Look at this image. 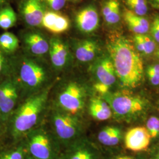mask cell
<instances>
[{
    "label": "cell",
    "instance_id": "1",
    "mask_svg": "<svg viewBox=\"0 0 159 159\" xmlns=\"http://www.w3.org/2000/svg\"><path fill=\"white\" fill-rule=\"evenodd\" d=\"M106 46L121 84L128 89L137 87L142 81L144 66L133 43L123 34L113 32L108 34Z\"/></svg>",
    "mask_w": 159,
    "mask_h": 159
},
{
    "label": "cell",
    "instance_id": "2",
    "mask_svg": "<svg viewBox=\"0 0 159 159\" xmlns=\"http://www.w3.org/2000/svg\"><path fill=\"white\" fill-rule=\"evenodd\" d=\"M51 69L43 58L25 52L11 56L10 75L17 83L23 100L54 83Z\"/></svg>",
    "mask_w": 159,
    "mask_h": 159
},
{
    "label": "cell",
    "instance_id": "3",
    "mask_svg": "<svg viewBox=\"0 0 159 159\" xmlns=\"http://www.w3.org/2000/svg\"><path fill=\"white\" fill-rule=\"evenodd\" d=\"M54 83L24 99L12 114L7 123L8 133L14 140H23L31 131L40 125L49 106L50 93Z\"/></svg>",
    "mask_w": 159,
    "mask_h": 159
},
{
    "label": "cell",
    "instance_id": "4",
    "mask_svg": "<svg viewBox=\"0 0 159 159\" xmlns=\"http://www.w3.org/2000/svg\"><path fill=\"white\" fill-rule=\"evenodd\" d=\"M87 97V87L80 80L74 77L65 78L54 83L51 89L50 108L81 117Z\"/></svg>",
    "mask_w": 159,
    "mask_h": 159
},
{
    "label": "cell",
    "instance_id": "5",
    "mask_svg": "<svg viewBox=\"0 0 159 159\" xmlns=\"http://www.w3.org/2000/svg\"><path fill=\"white\" fill-rule=\"evenodd\" d=\"M108 102L113 116L117 120L130 122L141 117L148 108V102L142 97L129 92H110L102 97Z\"/></svg>",
    "mask_w": 159,
    "mask_h": 159
},
{
    "label": "cell",
    "instance_id": "6",
    "mask_svg": "<svg viewBox=\"0 0 159 159\" xmlns=\"http://www.w3.org/2000/svg\"><path fill=\"white\" fill-rule=\"evenodd\" d=\"M50 109L49 130L59 146L66 148L83 137V125L80 117Z\"/></svg>",
    "mask_w": 159,
    "mask_h": 159
},
{
    "label": "cell",
    "instance_id": "7",
    "mask_svg": "<svg viewBox=\"0 0 159 159\" xmlns=\"http://www.w3.org/2000/svg\"><path fill=\"white\" fill-rule=\"evenodd\" d=\"M27 153L34 159H58V145L50 130L39 125L24 137Z\"/></svg>",
    "mask_w": 159,
    "mask_h": 159
},
{
    "label": "cell",
    "instance_id": "8",
    "mask_svg": "<svg viewBox=\"0 0 159 159\" xmlns=\"http://www.w3.org/2000/svg\"><path fill=\"white\" fill-rule=\"evenodd\" d=\"M21 99L17 83L9 75L0 80V116L7 124Z\"/></svg>",
    "mask_w": 159,
    "mask_h": 159
},
{
    "label": "cell",
    "instance_id": "9",
    "mask_svg": "<svg viewBox=\"0 0 159 159\" xmlns=\"http://www.w3.org/2000/svg\"><path fill=\"white\" fill-rule=\"evenodd\" d=\"M51 67L57 72L64 71L70 68L74 57L70 46L61 38L54 36L50 39L48 52Z\"/></svg>",
    "mask_w": 159,
    "mask_h": 159
},
{
    "label": "cell",
    "instance_id": "10",
    "mask_svg": "<svg viewBox=\"0 0 159 159\" xmlns=\"http://www.w3.org/2000/svg\"><path fill=\"white\" fill-rule=\"evenodd\" d=\"M58 159H102L96 147L83 137L75 140L59 154Z\"/></svg>",
    "mask_w": 159,
    "mask_h": 159
},
{
    "label": "cell",
    "instance_id": "11",
    "mask_svg": "<svg viewBox=\"0 0 159 159\" xmlns=\"http://www.w3.org/2000/svg\"><path fill=\"white\" fill-rule=\"evenodd\" d=\"M22 42L26 53L33 57L43 58L48 56L50 39L41 32L30 30L22 35Z\"/></svg>",
    "mask_w": 159,
    "mask_h": 159
},
{
    "label": "cell",
    "instance_id": "12",
    "mask_svg": "<svg viewBox=\"0 0 159 159\" xmlns=\"http://www.w3.org/2000/svg\"><path fill=\"white\" fill-rule=\"evenodd\" d=\"M44 0H20L19 11L23 21L31 27H42L47 10Z\"/></svg>",
    "mask_w": 159,
    "mask_h": 159
},
{
    "label": "cell",
    "instance_id": "13",
    "mask_svg": "<svg viewBox=\"0 0 159 159\" xmlns=\"http://www.w3.org/2000/svg\"><path fill=\"white\" fill-rule=\"evenodd\" d=\"M70 46L74 58L81 64L90 63L96 58L100 46L96 41L87 39L73 41Z\"/></svg>",
    "mask_w": 159,
    "mask_h": 159
},
{
    "label": "cell",
    "instance_id": "14",
    "mask_svg": "<svg viewBox=\"0 0 159 159\" xmlns=\"http://www.w3.org/2000/svg\"><path fill=\"white\" fill-rule=\"evenodd\" d=\"M75 23L77 29L83 34H91L96 31L100 24L96 7L90 5L80 10L75 15Z\"/></svg>",
    "mask_w": 159,
    "mask_h": 159
},
{
    "label": "cell",
    "instance_id": "15",
    "mask_svg": "<svg viewBox=\"0 0 159 159\" xmlns=\"http://www.w3.org/2000/svg\"><path fill=\"white\" fill-rule=\"evenodd\" d=\"M93 71L96 79V82L102 83L110 89L116 82L117 77L113 62L108 54L97 59L93 65Z\"/></svg>",
    "mask_w": 159,
    "mask_h": 159
},
{
    "label": "cell",
    "instance_id": "16",
    "mask_svg": "<svg viewBox=\"0 0 159 159\" xmlns=\"http://www.w3.org/2000/svg\"><path fill=\"white\" fill-rule=\"evenodd\" d=\"M152 138L145 127H136L127 132L125 136V148L134 152L147 150Z\"/></svg>",
    "mask_w": 159,
    "mask_h": 159
},
{
    "label": "cell",
    "instance_id": "17",
    "mask_svg": "<svg viewBox=\"0 0 159 159\" xmlns=\"http://www.w3.org/2000/svg\"><path fill=\"white\" fill-rule=\"evenodd\" d=\"M42 27L54 34L64 33L70 27L68 17L57 11L47 10L42 21Z\"/></svg>",
    "mask_w": 159,
    "mask_h": 159
},
{
    "label": "cell",
    "instance_id": "18",
    "mask_svg": "<svg viewBox=\"0 0 159 159\" xmlns=\"http://www.w3.org/2000/svg\"><path fill=\"white\" fill-rule=\"evenodd\" d=\"M89 111L94 119L106 121L113 116L108 102L102 97H93L89 102Z\"/></svg>",
    "mask_w": 159,
    "mask_h": 159
},
{
    "label": "cell",
    "instance_id": "19",
    "mask_svg": "<svg viewBox=\"0 0 159 159\" xmlns=\"http://www.w3.org/2000/svg\"><path fill=\"white\" fill-rule=\"evenodd\" d=\"M123 18L128 27L135 34H146L149 30L150 25L148 20L139 16L129 9H125Z\"/></svg>",
    "mask_w": 159,
    "mask_h": 159
},
{
    "label": "cell",
    "instance_id": "20",
    "mask_svg": "<svg viewBox=\"0 0 159 159\" xmlns=\"http://www.w3.org/2000/svg\"><path fill=\"white\" fill-rule=\"evenodd\" d=\"M122 137L121 131L114 125H108L99 131L97 139L98 142L106 147H115L119 144Z\"/></svg>",
    "mask_w": 159,
    "mask_h": 159
},
{
    "label": "cell",
    "instance_id": "21",
    "mask_svg": "<svg viewBox=\"0 0 159 159\" xmlns=\"http://www.w3.org/2000/svg\"><path fill=\"white\" fill-rule=\"evenodd\" d=\"M102 13L107 24L111 25L117 24L121 18L119 0H105L102 3Z\"/></svg>",
    "mask_w": 159,
    "mask_h": 159
},
{
    "label": "cell",
    "instance_id": "22",
    "mask_svg": "<svg viewBox=\"0 0 159 159\" xmlns=\"http://www.w3.org/2000/svg\"><path fill=\"white\" fill-rule=\"evenodd\" d=\"M20 43L19 39L11 32L5 31L0 34V50L8 56L17 53Z\"/></svg>",
    "mask_w": 159,
    "mask_h": 159
},
{
    "label": "cell",
    "instance_id": "23",
    "mask_svg": "<svg viewBox=\"0 0 159 159\" xmlns=\"http://www.w3.org/2000/svg\"><path fill=\"white\" fill-rule=\"evenodd\" d=\"M17 21V13L11 4L7 5L0 10V29L7 31L13 27Z\"/></svg>",
    "mask_w": 159,
    "mask_h": 159
},
{
    "label": "cell",
    "instance_id": "24",
    "mask_svg": "<svg viewBox=\"0 0 159 159\" xmlns=\"http://www.w3.org/2000/svg\"><path fill=\"white\" fill-rule=\"evenodd\" d=\"M25 143H22L16 148L0 153V159H24L25 155Z\"/></svg>",
    "mask_w": 159,
    "mask_h": 159
},
{
    "label": "cell",
    "instance_id": "25",
    "mask_svg": "<svg viewBox=\"0 0 159 159\" xmlns=\"http://www.w3.org/2000/svg\"><path fill=\"white\" fill-rule=\"evenodd\" d=\"M129 10L139 16L143 17L148 11V5L146 0H125Z\"/></svg>",
    "mask_w": 159,
    "mask_h": 159
},
{
    "label": "cell",
    "instance_id": "26",
    "mask_svg": "<svg viewBox=\"0 0 159 159\" xmlns=\"http://www.w3.org/2000/svg\"><path fill=\"white\" fill-rule=\"evenodd\" d=\"M11 74V56L0 50V80Z\"/></svg>",
    "mask_w": 159,
    "mask_h": 159
},
{
    "label": "cell",
    "instance_id": "27",
    "mask_svg": "<svg viewBox=\"0 0 159 159\" xmlns=\"http://www.w3.org/2000/svg\"><path fill=\"white\" fill-rule=\"evenodd\" d=\"M152 139L159 136V118L156 116H151L146 123V127Z\"/></svg>",
    "mask_w": 159,
    "mask_h": 159
},
{
    "label": "cell",
    "instance_id": "28",
    "mask_svg": "<svg viewBox=\"0 0 159 159\" xmlns=\"http://www.w3.org/2000/svg\"><path fill=\"white\" fill-rule=\"evenodd\" d=\"M146 74L152 85H159V64L149 66L146 70Z\"/></svg>",
    "mask_w": 159,
    "mask_h": 159
},
{
    "label": "cell",
    "instance_id": "29",
    "mask_svg": "<svg viewBox=\"0 0 159 159\" xmlns=\"http://www.w3.org/2000/svg\"><path fill=\"white\" fill-rule=\"evenodd\" d=\"M140 35L144 46V54L150 55L152 54L156 47V44L154 40L146 34H140Z\"/></svg>",
    "mask_w": 159,
    "mask_h": 159
},
{
    "label": "cell",
    "instance_id": "30",
    "mask_svg": "<svg viewBox=\"0 0 159 159\" xmlns=\"http://www.w3.org/2000/svg\"><path fill=\"white\" fill-rule=\"evenodd\" d=\"M47 8L51 11L58 12L62 10L66 4L67 0H44Z\"/></svg>",
    "mask_w": 159,
    "mask_h": 159
},
{
    "label": "cell",
    "instance_id": "31",
    "mask_svg": "<svg viewBox=\"0 0 159 159\" xmlns=\"http://www.w3.org/2000/svg\"><path fill=\"white\" fill-rule=\"evenodd\" d=\"M151 34L154 41L159 43V16L154 18L151 26Z\"/></svg>",
    "mask_w": 159,
    "mask_h": 159
},
{
    "label": "cell",
    "instance_id": "32",
    "mask_svg": "<svg viewBox=\"0 0 159 159\" xmlns=\"http://www.w3.org/2000/svg\"><path fill=\"white\" fill-rule=\"evenodd\" d=\"M93 89L99 95H101L102 97L105 96L110 92V88L98 82L95 83V84L93 85Z\"/></svg>",
    "mask_w": 159,
    "mask_h": 159
},
{
    "label": "cell",
    "instance_id": "33",
    "mask_svg": "<svg viewBox=\"0 0 159 159\" xmlns=\"http://www.w3.org/2000/svg\"><path fill=\"white\" fill-rule=\"evenodd\" d=\"M111 159H139L137 157L131 156H127V155H119L113 157Z\"/></svg>",
    "mask_w": 159,
    "mask_h": 159
},
{
    "label": "cell",
    "instance_id": "34",
    "mask_svg": "<svg viewBox=\"0 0 159 159\" xmlns=\"http://www.w3.org/2000/svg\"><path fill=\"white\" fill-rule=\"evenodd\" d=\"M148 1L153 8L159 10V0H148Z\"/></svg>",
    "mask_w": 159,
    "mask_h": 159
},
{
    "label": "cell",
    "instance_id": "35",
    "mask_svg": "<svg viewBox=\"0 0 159 159\" xmlns=\"http://www.w3.org/2000/svg\"><path fill=\"white\" fill-rule=\"evenodd\" d=\"M11 0H0V10L5 6L10 4Z\"/></svg>",
    "mask_w": 159,
    "mask_h": 159
},
{
    "label": "cell",
    "instance_id": "36",
    "mask_svg": "<svg viewBox=\"0 0 159 159\" xmlns=\"http://www.w3.org/2000/svg\"><path fill=\"white\" fill-rule=\"evenodd\" d=\"M5 125H6V123L3 121V120H2L1 116H0V138L2 134V131H3V129L4 128Z\"/></svg>",
    "mask_w": 159,
    "mask_h": 159
},
{
    "label": "cell",
    "instance_id": "37",
    "mask_svg": "<svg viewBox=\"0 0 159 159\" xmlns=\"http://www.w3.org/2000/svg\"><path fill=\"white\" fill-rule=\"evenodd\" d=\"M24 159H34L32 156H31L30 154H29L27 152H26L25 155V157H24Z\"/></svg>",
    "mask_w": 159,
    "mask_h": 159
},
{
    "label": "cell",
    "instance_id": "38",
    "mask_svg": "<svg viewBox=\"0 0 159 159\" xmlns=\"http://www.w3.org/2000/svg\"><path fill=\"white\" fill-rule=\"evenodd\" d=\"M154 159H159V152H157V154H156L155 157H154Z\"/></svg>",
    "mask_w": 159,
    "mask_h": 159
},
{
    "label": "cell",
    "instance_id": "39",
    "mask_svg": "<svg viewBox=\"0 0 159 159\" xmlns=\"http://www.w3.org/2000/svg\"><path fill=\"white\" fill-rule=\"evenodd\" d=\"M156 57H157L159 59V48L157 50L156 52Z\"/></svg>",
    "mask_w": 159,
    "mask_h": 159
},
{
    "label": "cell",
    "instance_id": "40",
    "mask_svg": "<svg viewBox=\"0 0 159 159\" xmlns=\"http://www.w3.org/2000/svg\"><path fill=\"white\" fill-rule=\"evenodd\" d=\"M72 1H74V2H76V1H79L80 0H71Z\"/></svg>",
    "mask_w": 159,
    "mask_h": 159
},
{
    "label": "cell",
    "instance_id": "41",
    "mask_svg": "<svg viewBox=\"0 0 159 159\" xmlns=\"http://www.w3.org/2000/svg\"><path fill=\"white\" fill-rule=\"evenodd\" d=\"M159 152V148H157V152Z\"/></svg>",
    "mask_w": 159,
    "mask_h": 159
},
{
    "label": "cell",
    "instance_id": "42",
    "mask_svg": "<svg viewBox=\"0 0 159 159\" xmlns=\"http://www.w3.org/2000/svg\"><path fill=\"white\" fill-rule=\"evenodd\" d=\"M158 108H159V103H158Z\"/></svg>",
    "mask_w": 159,
    "mask_h": 159
}]
</instances>
